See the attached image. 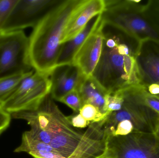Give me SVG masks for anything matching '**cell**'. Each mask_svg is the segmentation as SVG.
<instances>
[{"label":"cell","instance_id":"obj_12","mask_svg":"<svg viewBox=\"0 0 159 158\" xmlns=\"http://www.w3.org/2000/svg\"><path fill=\"white\" fill-rule=\"evenodd\" d=\"M105 7L104 0H80L67 22L61 44L75 38L93 18L102 14Z\"/></svg>","mask_w":159,"mask_h":158},{"label":"cell","instance_id":"obj_18","mask_svg":"<svg viewBox=\"0 0 159 158\" xmlns=\"http://www.w3.org/2000/svg\"><path fill=\"white\" fill-rule=\"evenodd\" d=\"M129 89L139 101L159 114V96L149 93L139 84L131 86Z\"/></svg>","mask_w":159,"mask_h":158},{"label":"cell","instance_id":"obj_5","mask_svg":"<svg viewBox=\"0 0 159 158\" xmlns=\"http://www.w3.org/2000/svg\"><path fill=\"white\" fill-rule=\"evenodd\" d=\"M121 91L124 99L122 108L110 113L104 120L103 129L107 135L112 136L117 124L125 120L133 123L134 132L155 133L159 114L139 101L129 87Z\"/></svg>","mask_w":159,"mask_h":158},{"label":"cell","instance_id":"obj_19","mask_svg":"<svg viewBox=\"0 0 159 158\" xmlns=\"http://www.w3.org/2000/svg\"><path fill=\"white\" fill-rule=\"evenodd\" d=\"M79 113L91 123L102 121L110 113H103L97 108L90 104L83 105Z\"/></svg>","mask_w":159,"mask_h":158},{"label":"cell","instance_id":"obj_26","mask_svg":"<svg viewBox=\"0 0 159 158\" xmlns=\"http://www.w3.org/2000/svg\"><path fill=\"white\" fill-rule=\"evenodd\" d=\"M11 117V115L0 106V135L9 127Z\"/></svg>","mask_w":159,"mask_h":158},{"label":"cell","instance_id":"obj_22","mask_svg":"<svg viewBox=\"0 0 159 158\" xmlns=\"http://www.w3.org/2000/svg\"><path fill=\"white\" fill-rule=\"evenodd\" d=\"M59 102L67 105L75 113H79L80 110L83 105L79 92L76 90L68 93Z\"/></svg>","mask_w":159,"mask_h":158},{"label":"cell","instance_id":"obj_16","mask_svg":"<svg viewBox=\"0 0 159 158\" xmlns=\"http://www.w3.org/2000/svg\"><path fill=\"white\" fill-rule=\"evenodd\" d=\"M37 151L57 152L49 144L43 143L31 136L28 131L24 132L22 135L21 143L15 150L16 153L25 152L30 154Z\"/></svg>","mask_w":159,"mask_h":158},{"label":"cell","instance_id":"obj_20","mask_svg":"<svg viewBox=\"0 0 159 158\" xmlns=\"http://www.w3.org/2000/svg\"><path fill=\"white\" fill-rule=\"evenodd\" d=\"M124 101V96L121 91L114 94H107L105 97L104 112L110 113L120 110Z\"/></svg>","mask_w":159,"mask_h":158},{"label":"cell","instance_id":"obj_29","mask_svg":"<svg viewBox=\"0 0 159 158\" xmlns=\"http://www.w3.org/2000/svg\"><path fill=\"white\" fill-rule=\"evenodd\" d=\"M154 134H155L156 136L159 139V122L158 124L157 125V129H156V131H155V133Z\"/></svg>","mask_w":159,"mask_h":158},{"label":"cell","instance_id":"obj_13","mask_svg":"<svg viewBox=\"0 0 159 158\" xmlns=\"http://www.w3.org/2000/svg\"><path fill=\"white\" fill-rule=\"evenodd\" d=\"M85 76L73 64L56 66L49 76L51 97L59 102L68 93L77 90Z\"/></svg>","mask_w":159,"mask_h":158},{"label":"cell","instance_id":"obj_28","mask_svg":"<svg viewBox=\"0 0 159 158\" xmlns=\"http://www.w3.org/2000/svg\"><path fill=\"white\" fill-rule=\"evenodd\" d=\"M98 158H115V157L112 152L107 148V150L106 151L105 153L102 156Z\"/></svg>","mask_w":159,"mask_h":158},{"label":"cell","instance_id":"obj_11","mask_svg":"<svg viewBox=\"0 0 159 158\" xmlns=\"http://www.w3.org/2000/svg\"><path fill=\"white\" fill-rule=\"evenodd\" d=\"M102 19L96 29L90 34L75 54L72 64L87 77L92 76L101 57L103 42Z\"/></svg>","mask_w":159,"mask_h":158},{"label":"cell","instance_id":"obj_10","mask_svg":"<svg viewBox=\"0 0 159 158\" xmlns=\"http://www.w3.org/2000/svg\"><path fill=\"white\" fill-rule=\"evenodd\" d=\"M136 62L139 84L149 93L159 96V40L140 41Z\"/></svg>","mask_w":159,"mask_h":158},{"label":"cell","instance_id":"obj_8","mask_svg":"<svg viewBox=\"0 0 159 158\" xmlns=\"http://www.w3.org/2000/svg\"><path fill=\"white\" fill-rule=\"evenodd\" d=\"M107 148L115 158H159V139L154 133L108 136Z\"/></svg>","mask_w":159,"mask_h":158},{"label":"cell","instance_id":"obj_27","mask_svg":"<svg viewBox=\"0 0 159 158\" xmlns=\"http://www.w3.org/2000/svg\"><path fill=\"white\" fill-rule=\"evenodd\" d=\"M29 155L34 158H66L58 152L37 151L32 152Z\"/></svg>","mask_w":159,"mask_h":158},{"label":"cell","instance_id":"obj_2","mask_svg":"<svg viewBox=\"0 0 159 158\" xmlns=\"http://www.w3.org/2000/svg\"><path fill=\"white\" fill-rule=\"evenodd\" d=\"M80 0H62L34 28L29 37V55L33 68L50 75L56 67L67 22Z\"/></svg>","mask_w":159,"mask_h":158},{"label":"cell","instance_id":"obj_3","mask_svg":"<svg viewBox=\"0 0 159 158\" xmlns=\"http://www.w3.org/2000/svg\"><path fill=\"white\" fill-rule=\"evenodd\" d=\"M104 120L91 123L84 132L73 127L61 113L52 136L51 146L66 158H98L107 149L108 136L103 129Z\"/></svg>","mask_w":159,"mask_h":158},{"label":"cell","instance_id":"obj_24","mask_svg":"<svg viewBox=\"0 0 159 158\" xmlns=\"http://www.w3.org/2000/svg\"><path fill=\"white\" fill-rule=\"evenodd\" d=\"M133 132H134L133 123L129 121H123L117 124L112 136H126Z\"/></svg>","mask_w":159,"mask_h":158},{"label":"cell","instance_id":"obj_6","mask_svg":"<svg viewBox=\"0 0 159 158\" xmlns=\"http://www.w3.org/2000/svg\"><path fill=\"white\" fill-rule=\"evenodd\" d=\"M50 75L33 70L20 82L15 92L2 107L10 115L36 111L50 93Z\"/></svg>","mask_w":159,"mask_h":158},{"label":"cell","instance_id":"obj_17","mask_svg":"<svg viewBox=\"0 0 159 158\" xmlns=\"http://www.w3.org/2000/svg\"><path fill=\"white\" fill-rule=\"evenodd\" d=\"M30 72L0 79V106L13 95L22 79Z\"/></svg>","mask_w":159,"mask_h":158},{"label":"cell","instance_id":"obj_15","mask_svg":"<svg viewBox=\"0 0 159 158\" xmlns=\"http://www.w3.org/2000/svg\"><path fill=\"white\" fill-rule=\"evenodd\" d=\"M77 91L83 105H93L102 113H107L104 112L103 108L105 97L108 93L92 76H85Z\"/></svg>","mask_w":159,"mask_h":158},{"label":"cell","instance_id":"obj_14","mask_svg":"<svg viewBox=\"0 0 159 158\" xmlns=\"http://www.w3.org/2000/svg\"><path fill=\"white\" fill-rule=\"evenodd\" d=\"M102 19V14L95 16L75 38L61 44L56 66L72 64L75 54L89 36L96 29Z\"/></svg>","mask_w":159,"mask_h":158},{"label":"cell","instance_id":"obj_7","mask_svg":"<svg viewBox=\"0 0 159 158\" xmlns=\"http://www.w3.org/2000/svg\"><path fill=\"white\" fill-rule=\"evenodd\" d=\"M29 55V38L23 31L0 35V79L34 70Z\"/></svg>","mask_w":159,"mask_h":158},{"label":"cell","instance_id":"obj_4","mask_svg":"<svg viewBox=\"0 0 159 158\" xmlns=\"http://www.w3.org/2000/svg\"><path fill=\"white\" fill-rule=\"evenodd\" d=\"M102 14L106 24L125 32L141 41L148 39L159 40V32L144 11L142 1L104 0Z\"/></svg>","mask_w":159,"mask_h":158},{"label":"cell","instance_id":"obj_23","mask_svg":"<svg viewBox=\"0 0 159 158\" xmlns=\"http://www.w3.org/2000/svg\"><path fill=\"white\" fill-rule=\"evenodd\" d=\"M17 2V0H0V35L2 33L4 25Z\"/></svg>","mask_w":159,"mask_h":158},{"label":"cell","instance_id":"obj_21","mask_svg":"<svg viewBox=\"0 0 159 158\" xmlns=\"http://www.w3.org/2000/svg\"><path fill=\"white\" fill-rule=\"evenodd\" d=\"M144 11L159 32V0L148 1L144 4Z\"/></svg>","mask_w":159,"mask_h":158},{"label":"cell","instance_id":"obj_25","mask_svg":"<svg viewBox=\"0 0 159 158\" xmlns=\"http://www.w3.org/2000/svg\"><path fill=\"white\" fill-rule=\"evenodd\" d=\"M68 119L73 127L77 128H85L89 126L90 122L86 120L80 113L68 117Z\"/></svg>","mask_w":159,"mask_h":158},{"label":"cell","instance_id":"obj_9","mask_svg":"<svg viewBox=\"0 0 159 158\" xmlns=\"http://www.w3.org/2000/svg\"><path fill=\"white\" fill-rule=\"evenodd\" d=\"M62 0H17L2 28V33L34 28Z\"/></svg>","mask_w":159,"mask_h":158},{"label":"cell","instance_id":"obj_1","mask_svg":"<svg viewBox=\"0 0 159 158\" xmlns=\"http://www.w3.org/2000/svg\"><path fill=\"white\" fill-rule=\"evenodd\" d=\"M102 32V53L93 77L111 94L139 84L136 56L140 41L104 22Z\"/></svg>","mask_w":159,"mask_h":158}]
</instances>
